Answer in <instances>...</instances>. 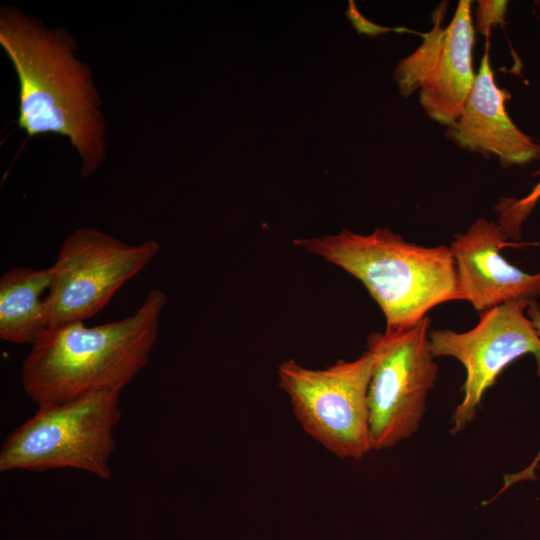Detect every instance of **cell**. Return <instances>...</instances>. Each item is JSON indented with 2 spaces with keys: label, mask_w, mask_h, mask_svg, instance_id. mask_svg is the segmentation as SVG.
Returning <instances> with one entry per match:
<instances>
[{
  "label": "cell",
  "mask_w": 540,
  "mask_h": 540,
  "mask_svg": "<svg viewBox=\"0 0 540 540\" xmlns=\"http://www.w3.org/2000/svg\"><path fill=\"white\" fill-rule=\"evenodd\" d=\"M0 45L19 81V126L31 137H67L81 156L82 176L93 174L104 156V125L91 72L74 56V41L63 30L6 8Z\"/></svg>",
  "instance_id": "6da1fadb"
},
{
  "label": "cell",
  "mask_w": 540,
  "mask_h": 540,
  "mask_svg": "<svg viewBox=\"0 0 540 540\" xmlns=\"http://www.w3.org/2000/svg\"><path fill=\"white\" fill-rule=\"evenodd\" d=\"M166 303V294L152 289L124 319L93 327L75 322L48 329L23 361L25 393L40 407L96 390L121 392L148 363Z\"/></svg>",
  "instance_id": "7a4b0ae2"
},
{
  "label": "cell",
  "mask_w": 540,
  "mask_h": 540,
  "mask_svg": "<svg viewBox=\"0 0 540 540\" xmlns=\"http://www.w3.org/2000/svg\"><path fill=\"white\" fill-rule=\"evenodd\" d=\"M293 243L360 280L381 308L387 331L411 327L435 306L461 300L448 246L409 243L387 228L368 235L343 229Z\"/></svg>",
  "instance_id": "3957f363"
},
{
  "label": "cell",
  "mask_w": 540,
  "mask_h": 540,
  "mask_svg": "<svg viewBox=\"0 0 540 540\" xmlns=\"http://www.w3.org/2000/svg\"><path fill=\"white\" fill-rule=\"evenodd\" d=\"M119 396L117 390H96L38 407L5 438L0 471L72 468L110 479L113 429L121 419Z\"/></svg>",
  "instance_id": "277c9868"
},
{
  "label": "cell",
  "mask_w": 540,
  "mask_h": 540,
  "mask_svg": "<svg viewBox=\"0 0 540 540\" xmlns=\"http://www.w3.org/2000/svg\"><path fill=\"white\" fill-rule=\"evenodd\" d=\"M375 360L368 345L355 360H338L325 369L307 368L294 359L278 367L279 386L297 421L338 458L359 460L372 450L367 398Z\"/></svg>",
  "instance_id": "5b68a950"
},
{
  "label": "cell",
  "mask_w": 540,
  "mask_h": 540,
  "mask_svg": "<svg viewBox=\"0 0 540 540\" xmlns=\"http://www.w3.org/2000/svg\"><path fill=\"white\" fill-rule=\"evenodd\" d=\"M429 326L426 316L411 327L368 338L376 354L367 398L372 450L392 448L419 428L438 373Z\"/></svg>",
  "instance_id": "8992f818"
},
{
  "label": "cell",
  "mask_w": 540,
  "mask_h": 540,
  "mask_svg": "<svg viewBox=\"0 0 540 540\" xmlns=\"http://www.w3.org/2000/svg\"><path fill=\"white\" fill-rule=\"evenodd\" d=\"M159 249L154 239L128 244L95 228L72 232L49 267V329L84 322L99 313Z\"/></svg>",
  "instance_id": "52a82bcc"
},
{
  "label": "cell",
  "mask_w": 540,
  "mask_h": 540,
  "mask_svg": "<svg viewBox=\"0 0 540 540\" xmlns=\"http://www.w3.org/2000/svg\"><path fill=\"white\" fill-rule=\"evenodd\" d=\"M530 302L513 301L487 309L466 332H429L433 355L453 357L466 370L463 398L452 417L453 434L473 421L484 393L510 363L529 353L540 362V337L526 314Z\"/></svg>",
  "instance_id": "ba28073f"
},
{
  "label": "cell",
  "mask_w": 540,
  "mask_h": 540,
  "mask_svg": "<svg viewBox=\"0 0 540 540\" xmlns=\"http://www.w3.org/2000/svg\"><path fill=\"white\" fill-rule=\"evenodd\" d=\"M471 3L460 0L446 27L442 26L446 4H440L431 31L413 53L398 62L394 71L400 94L408 98L419 90V103L425 113L447 127L461 114L476 77Z\"/></svg>",
  "instance_id": "9c48e42d"
},
{
  "label": "cell",
  "mask_w": 540,
  "mask_h": 540,
  "mask_svg": "<svg viewBox=\"0 0 540 540\" xmlns=\"http://www.w3.org/2000/svg\"><path fill=\"white\" fill-rule=\"evenodd\" d=\"M507 238L497 222L479 218L449 246L461 300L480 312L540 296V273H525L501 254L500 250L510 245Z\"/></svg>",
  "instance_id": "30bf717a"
},
{
  "label": "cell",
  "mask_w": 540,
  "mask_h": 540,
  "mask_svg": "<svg viewBox=\"0 0 540 540\" xmlns=\"http://www.w3.org/2000/svg\"><path fill=\"white\" fill-rule=\"evenodd\" d=\"M510 97L496 84L485 53L462 112L447 127L446 137L461 149L497 157L502 167L540 159V144L522 132L506 111Z\"/></svg>",
  "instance_id": "8fae6325"
},
{
  "label": "cell",
  "mask_w": 540,
  "mask_h": 540,
  "mask_svg": "<svg viewBox=\"0 0 540 540\" xmlns=\"http://www.w3.org/2000/svg\"><path fill=\"white\" fill-rule=\"evenodd\" d=\"M50 269L16 267L0 277V338L15 344L37 342L49 329L46 297Z\"/></svg>",
  "instance_id": "7c38bea8"
},
{
  "label": "cell",
  "mask_w": 540,
  "mask_h": 540,
  "mask_svg": "<svg viewBox=\"0 0 540 540\" xmlns=\"http://www.w3.org/2000/svg\"><path fill=\"white\" fill-rule=\"evenodd\" d=\"M534 175L540 176V170ZM540 200V178L530 193L521 199H502L496 206L499 212L498 224L503 232L511 238L520 236V229L535 205Z\"/></svg>",
  "instance_id": "4fadbf2b"
},
{
  "label": "cell",
  "mask_w": 540,
  "mask_h": 540,
  "mask_svg": "<svg viewBox=\"0 0 540 540\" xmlns=\"http://www.w3.org/2000/svg\"><path fill=\"white\" fill-rule=\"evenodd\" d=\"M507 10V1H479L476 10V28L487 35L492 26L503 23Z\"/></svg>",
  "instance_id": "5bb4252c"
},
{
  "label": "cell",
  "mask_w": 540,
  "mask_h": 540,
  "mask_svg": "<svg viewBox=\"0 0 540 540\" xmlns=\"http://www.w3.org/2000/svg\"><path fill=\"white\" fill-rule=\"evenodd\" d=\"M346 17L350 20L352 26L359 34H366L370 37H376L380 34H384L392 29L379 26L368 19H366L357 9L354 1L348 2V8L346 10Z\"/></svg>",
  "instance_id": "9a60e30c"
},
{
  "label": "cell",
  "mask_w": 540,
  "mask_h": 540,
  "mask_svg": "<svg viewBox=\"0 0 540 540\" xmlns=\"http://www.w3.org/2000/svg\"><path fill=\"white\" fill-rule=\"evenodd\" d=\"M526 314L532 321L533 326L540 337V309L538 305L531 301L526 309Z\"/></svg>",
  "instance_id": "2e32d148"
}]
</instances>
